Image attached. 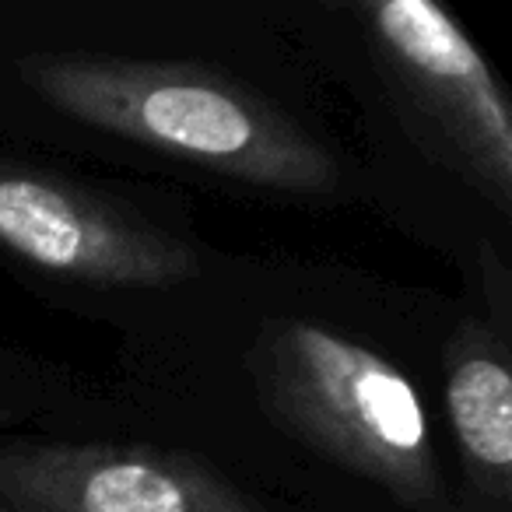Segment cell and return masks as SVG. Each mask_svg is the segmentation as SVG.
Here are the masks:
<instances>
[{
	"label": "cell",
	"mask_w": 512,
	"mask_h": 512,
	"mask_svg": "<svg viewBox=\"0 0 512 512\" xmlns=\"http://www.w3.org/2000/svg\"><path fill=\"white\" fill-rule=\"evenodd\" d=\"M446 407L477 484L509 502L512 477V376L502 355L470 348L449 365Z\"/></svg>",
	"instance_id": "cell-6"
},
{
	"label": "cell",
	"mask_w": 512,
	"mask_h": 512,
	"mask_svg": "<svg viewBox=\"0 0 512 512\" xmlns=\"http://www.w3.org/2000/svg\"><path fill=\"white\" fill-rule=\"evenodd\" d=\"M372 36L498 204L512 190V109L488 60L432 0H383Z\"/></svg>",
	"instance_id": "cell-4"
},
{
	"label": "cell",
	"mask_w": 512,
	"mask_h": 512,
	"mask_svg": "<svg viewBox=\"0 0 512 512\" xmlns=\"http://www.w3.org/2000/svg\"><path fill=\"white\" fill-rule=\"evenodd\" d=\"M0 495L15 512H264L200 463L116 446L0 449Z\"/></svg>",
	"instance_id": "cell-5"
},
{
	"label": "cell",
	"mask_w": 512,
	"mask_h": 512,
	"mask_svg": "<svg viewBox=\"0 0 512 512\" xmlns=\"http://www.w3.org/2000/svg\"><path fill=\"white\" fill-rule=\"evenodd\" d=\"M264 379L288 421L358 474L421 512H442V481L421 400L369 348L288 320L264 337Z\"/></svg>",
	"instance_id": "cell-2"
},
{
	"label": "cell",
	"mask_w": 512,
	"mask_h": 512,
	"mask_svg": "<svg viewBox=\"0 0 512 512\" xmlns=\"http://www.w3.org/2000/svg\"><path fill=\"white\" fill-rule=\"evenodd\" d=\"M22 74L60 113L221 176L292 193L337 183L334 158L313 137L225 81L106 57H29Z\"/></svg>",
	"instance_id": "cell-1"
},
{
	"label": "cell",
	"mask_w": 512,
	"mask_h": 512,
	"mask_svg": "<svg viewBox=\"0 0 512 512\" xmlns=\"http://www.w3.org/2000/svg\"><path fill=\"white\" fill-rule=\"evenodd\" d=\"M0 246L88 285L162 288L197 274L183 242L15 165H0Z\"/></svg>",
	"instance_id": "cell-3"
}]
</instances>
